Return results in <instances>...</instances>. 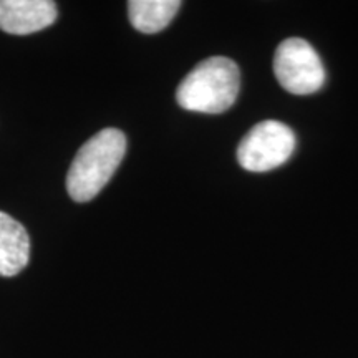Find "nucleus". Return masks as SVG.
Wrapping results in <instances>:
<instances>
[{
    "label": "nucleus",
    "mask_w": 358,
    "mask_h": 358,
    "mask_svg": "<svg viewBox=\"0 0 358 358\" xmlns=\"http://www.w3.org/2000/svg\"><path fill=\"white\" fill-rule=\"evenodd\" d=\"M127 153V136L116 128H105L80 148L69 176L66 189L77 203H88L108 185L123 156Z\"/></svg>",
    "instance_id": "nucleus-1"
},
{
    "label": "nucleus",
    "mask_w": 358,
    "mask_h": 358,
    "mask_svg": "<svg viewBox=\"0 0 358 358\" xmlns=\"http://www.w3.org/2000/svg\"><path fill=\"white\" fill-rule=\"evenodd\" d=\"M239 87L241 75L234 62L226 57H211L179 83L176 100L187 111L217 115L234 105Z\"/></svg>",
    "instance_id": "nucleus-2"
},
{
    "label": "nucleus",
    "mask_w": 358,
    "mask_h": 358,
    "mask_svg": "<svg viewBox=\"0 0 358 358\" xmlns=\"http://www.w3.org/2000/svg\"><path fill=\"white\" fill-rule=\"evenodd\" d=\"M295 150V134L287 124L267 120L254 127L237 148V161L252 173L271 171L289 161Z\"/></svg>",
    "instance_id": "nucleus-3"
},
{
    "label": "nucleus",
    "mask_w": 358,
    "mask_h": 358,
    "mask_svg": "<svg viewBox=\"0 0 358 358\" xmlns=\"http://www.w3.org/2000/svg\"><path fill=\"white\" fill-rule=\"evenodd\" d=\"M274 73L277 82L292 95H312L325 83L320 57L303 38H287L277 47Z\"/></svg>",
    "instance_id": "nucleus-4"
},
{
    "label": "nucleus",
    "mask_w": 358,
    "mask_h": 358,
    "mask_svg": "<svg viewBox=\"0 0 358 358\" xmlns=\"http://www.w3.org/2000/svg\"><path fill=\"white\" fill-rule=\"evenodd\" d=\"M57 20L50 0H0V30L12 35L40 32Z\"/></svg>",
    "instance_id": "nucleus-5"
},
{
    "label": "nucleus",
    "mask_w": 358,
    "mask_h": 358,
    "mask_svg": "<svg viewBox=\"0 0 358 358\" xmlns=\"http://www.w3.org/2000/svg\"><path fill=\"white\" fill-rule=\"evenodd\" d=\"M30 239L25 227L12 216L0 211V275L13 277L27 267Z\"/></svg>",
    "instance_id": "nucleus-6"
},
{
    "label": "nucleus",
    "mask_w": 358,
    "mask_h": 358,
    "mask_svg": "<svg viewBox=\"0 0 358 358\" xmlns=\"http://www.w3.org/2000/svg\"><path fill=\"white\" fill-rule=\"evenodd\" d=\"M179 7V0H131L128 2L129 22L138 32L158 34L171 24Z\"/></svg>",
    "instance_id": "nucleus-7"
}]
</instances>
